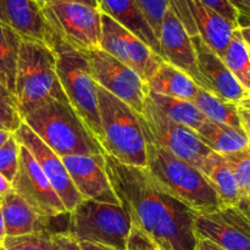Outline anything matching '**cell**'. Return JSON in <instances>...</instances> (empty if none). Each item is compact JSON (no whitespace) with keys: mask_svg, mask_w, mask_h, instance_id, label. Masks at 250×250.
Segmentation results:
<instances>
[{"mask_svg":"<svg viewBox=\"0 0 250 250\" xmlns=\"http://www.w3.org/2000/svg\"><path fill=\"white\" fill-rule=\"evenodd\" d=\"M100 49L136 71L146 83L164 61L136 34L104 14H102Z\"/></svg>","mask_w":250,"mask_h":250,"instance_id":"8fae6325","label":"cell"},{"mask_svg":"<svg viewBox=\"0 0 250 250\" xmlns=\"http://www.w3.org/2000/svg\"><path fill=\"white\" fill-rule=\"evenodd\" d=\"M221 59L242 87L250 93V46L244 41L239 28L232 33Z\"/></svg>","mask_w":250,"mask_h":250,"instance_id":"83f0119b","label":"cell"},{"mask_svg":"<svg viewBox=\"0 0 250 250\" xmlns=\"http://www.w3.org/2000/svg\"><path fill=\"white\" fill-rule=\"evenodd\" d=\"M198 239H209L226 250H250V219L238 207H221L195 214Z\"/></svg>","mask_w":250,"mask_h":250,"instance_id":"5bb4252c","label":"cell"},{"mask_svg":"<svg viewBox=\"0 0 250 250\" xmlns=\"http://www.w3.org/2000/svg\"><path fill=\"white\" fill-rule=\"evenodd\" d=\"M97 95L104 151L125 165L144 167L146 146L137 112L100 85Z\"/></svg>","mask_w":250,"mask_h":250,"instance_id":"5b68a950","label":"cell"},{"mask_svg":"<svg viewBox=\"0 0 250 250\" xmlns=\"http://www.w3.org/2000/svg\"><path fill=\"white\" fill-rule=\"evenodd\" d=\"M200 1L207 5L208 7L214 10V11H216L217 14L224 16L225 19L231 21L232 23L237 24L236 10L229 4V0H200Z\"/></svg>","mask_w":250,"mask_h":250,"instance_id":"836d02e7","label":"cell"},{"mask_svg":"<svg viewBox=\"0 0 250 250\" xmlns=\"http://www.w3.org/2000/svg\"><path fill=\"white\" fill-rule=\"evenodd\" d=\"M193 103L209 121L242 129L237 104L226 102L203 88L198 89Z\"/></svg>","mask_w":250,"mask_h":250,"instance_id":"484cf974","label":"cell"},{"mask_svg":"<svg viewBox=\"0 0 250 250\" xmlns=\"http://www.w3.org/2000/svg\"><path fill=\"white\" fill-rule=\"evenodd\" d=\"M22 121L60 158L105 154L70 104L50 99L24 115Z\"/></svg>","mask_w":250,"mask_h":250,"instance_id":"3957f363","label":"cell"},{"mask_svg":"<svg viewBox=\"0 0 250 250\" xmlns=\"http://www.w3.org/2000/svg\"><path fill=\"white\" fill-rule=\"evenodd\" d=\"M195 250H226V249L221 248V247L215 244L214 242L209 241V239H198L197 249Z\"/></svg>","mask_w":250,"mask_h":250,"instance_id":"74e56055","label":"cell"},{"mask_svg":"<svg viewBox=\"0 0 250 250\" xmlns=\"http://www.w3.org/2000/svg\"><path fill=\"white\" fill-rule=\"evenodd\" d=\"M237 14V26L238 28L250 27V0H229Z\"/></svg>","mask_w":250,"mask_h":250,"instance_id":"e575fe53","label":"cell"},{"mask_svg":"<svg viewBox=\"0 0 250 250\" xmlns=\"http://www.w3.org/2000/svg\"><path fill=\"white\" fill-rule=\"evenodd\" d=\"M148 90L165 97L193 102L198 87L194 81L180 68L164 60L146 82Z\"/></svg>","mask_w":250,"mask_h":250,"instance_id":"7402d4cb","label":"cell"},{"mask_svg":"<svg viewBox=\"0 0 250 250\" xmlns=\"http://www.w3.org/2000/svg\"><path fill=\"white\" fill-rule=\"evenodd\" d=\"M197 54V65L202 85L200 88L233 104H239L250 95L236 80L222 59L212 51L199 37H193Z\"/></svg>","mask_w":250,"mask_h":250,"instance_id":"e0dca14e","label":"cell"},{"mask_svg":"<svg viewBox=\"0 0 250 250\" xmlns=\"http://www.w3.org/2000/svg\"><path fill=\"white\" fill-rule=\"evenodd\" d=\"M15 95L22 117L50 99L70 104L56 72L55 53L45 43L22 39Z\"/></svg>","mask_w":250,"mask_h":250,"instance_id":"277c9868","label":"cell"},{"mask_svg":"<svg viewBox=\"0 0 250 250\" xmlns=\"http://www.w3.org/2000/svg\"><path fill=\"white\" fill-rule=\"evenodd\" d=\"M168 6L190 38L199 37L212 51L222 58L232 33L238 28L237 24L208 7L200 0H168Z\"/></svg>","mask_w":250,"mask_h":250,"instance_id":"4fadbf2b","label":"cell"},{"mask_svg":"<svg viewBox=\"0 0 250 250\" xmlns=\"http://www.w3.org/2000/svg\"><path fill=\"white\" fill-rule=\"evenodd\" d=\"M19 194L39 216L53 220L68 215L62 202L26 146L20 144L19 168L11 183Z\"/></svg>","mask_w":250,"mask_h":250,"instance_id":"7c38bea8","label":"cell"},{"mask_svg":"<svg viewBox=\"0 0 250 250\" xmlns=\"http://www.w3.org/2000/svg\"><path fill=\"white\" fill-rule=\"evenodd\" d=\"M5 237H6V233H5V225H4V217H2L1 208H0V243L2 244Z\"/></svg>","mask_w":250,"mask_h":250,"instance_id":"b9f144b4","label":"cell"},{"mask_svg":"<svg viewBox=\"0 0 250 250\" xmlns=\"http://www.w3.org/2000/svg\"><path fill=\"white\" fill-rule=\"evenodd\" d=\"M241 33H242V36H243L244 41H246L247 43H248V45L250 46V27L249 28H242Z\"/></svg>","mask_w":250,"mask_h":250,"instance_id":"f6af8a7d","label":"cell"},{"mask_svg":"<svg viewBox=\"0 0 250 250\" xmlns=\"http://www.w3.org/2000/svg\"><path fill=\"white\" fill-rule=\"evenodd\" d=\"M247 199H249V200H250V197H249V198H247Z\"/></svg>","mask_w":250,"mask_h":250,"instance_id":"f907efd6","label":"cell"},{"mask_svg":"<svg viewBox=\"0 0 250 250\" xmlns=\"http://www.w3.org/2000/svg\"><path fill=\"white\" fill-rule=\"evenodd\" d=\"M14 136L21 146L28 149L70 214L82 202L83 198L73 186L60 156L54 153L24 122H22Z\"/></svg>","mask_w":250,"mask_h":250,"instance_id":"9a60e30c","label":"cell"},{"mask_svg":"<svg viewBox=\"0 0 250 250\" xmlns=\"http://www.w3.org/2000/svg\"><path fill=\"white\" fill-rule=\"evenodd\" d=\"M0 250H6V249L4 248V247H2V244H1V243H0Z\"/></svg>","mask_w":250,"mask_h":250,"instance_id":"7dc6e473","label":"cell"},{"mask_svg":"<svg viewBox=\"0 0 250 250\" xmlns=\"http://www.w3.org/2000/svg\"><path fill=\"white\" fill-rule=\"evenodd\" d=\"M148 97L166 117L176 124L187 126L197 131L200 125L207 121L204 115L199 111L193 102L165 97V95L156 94L150 90H148Z\"/></svg>","mask_w":250,"mask_h":250,"instance_id":"d4e9b609","label":"cell"},{"mask_svg":"<svg viewBox=\"0 0 250 250\" xmlns=\"http://www.w3.org/2000/svg\"><path fill=\"white\" fill-rule=\"evenodd\" d=\"M237 207L239 208V209L242 210V211L244 212V214L247 215V216L250 219V200L247 199V198H243V199L239 202V204L237 205Z\"/></svg>","mask_w":250,"mask_h":250,"instance_id":"60d3db41","label":"cell"},{"mask_svg":"<svg viewBox=\"0 0 250 250\" xmlns=\"http://www.w3.org/2000/svg\"><path fill=\"white\" fill-rule=\"evenodd\" d=\"M22 122L16 95L0 83V131L14 134Z\"/></svg>","mask_w":250,"mask_h":250,"instance_id":"f546056e","label":"cell"},{"mask_svg":"<svg viewBox=\"0 0 250 250\" xmlns=\"http://www.w3.org/2000/svg\"><path fill=\"white\" fill-rule=\"evenodd\" d=\"M67 233L76 242H90L128 250L131 220L120 204L83 199L68 214Z\"/></svg>","mask_w":250,"mask_h":250,"instance_id":"52a82bcc","label":"cell"},{"mask_svg":"<svg viewBox=\"0 0 250 250\" xmlns=\"http://www.w3.org/2000/svg\"><path fill=\"white\" fill-rule=\"evenodd\" d=\"M241 103H244V104H248V105H250V95L248 98H246V99L244 100H242Z\"/></svg>","mask_w":250,"mask_h":250,"instance_id":"bcb514c9","label":"cell"},{"mask_svg":"<svg viewBox=\"0 0 250 250\" xmlns=\"http://www.w3.org/2000/svg\"><path fill=\"white\" fill-rule=\"evenodd\" d=\"M20 159V143L15 138L14 134L5 142L0 148V173L12 183L19 168Z\"/></svg>","mask_w":250,"mask_h":250,"instance_id":"1f68e13d","label":"cell"},{"mask_svg":"<svg viewBox=\"0 0 250 250\" xmlns=\"http://www.w3.org/2000/svg\"><path fill=\"white\" fill-rule=\"evenodd\" d=\"M0 208L4 217L6 236H22L41 231L50 232V225L48 224L50 220L39 216L12 189L2 195Z\"/></svg>","mask_w":250,"mask_h":250,"instance_id":"44dd1931","label":"cell"},{"mask_svg":"<svg viewBox=\"0 0 250 250\" xmlns=\"http://www.w3.org/2000/svg\"><path fill=\"white\" fill-rule=\"evenodd\" d=\"M62 1H71V2H80V4L88 5V6H92L98 9V2L97 0H62Z\"/></svg>","mask_w":250,"mask_h":250,"instance_id":"7bdbcfd3","label":"cell"},{"mask_svg":"<svg viewBox=\"0 0 250 250\" xmlns=\"http://www.w3.org/2000/svg\"><path fill=\"white\" fill-rule=\"evenodd\" d=\"M49 46L56 56V72L71 107L103 148V131L98 107V84L90 75L84 54L75 50L50 32Z\"/></svg>","mask_w":250,"mask_h":250,"instance_id":"8992f818","label":"cell"},{"mask_svg":"<svg viewBox=\"0 0 250 250\" xmlns=\"http://www.w3.org/2000/svg\"><path fill=\"white\" fill-rule=\"evenodd\" d=\"M158 39L161 58L187 73L194 81L195 84L200 88L202 80L198 72L197 54H195L192 38L182 26L180 20L170 9V6L161 22Z\"/></svg>","mask_w":250,"mask_h":250,"instance_id":"ac0fdd59","label":"cell"},{"mask_svg":"<svg viewBox=\"0 0 250 250\" xmlns=\"http://www.w3.org/2000/svg\"><path fill=\"white\" fill-rule=\"evenodd\" d=\"M21 42L16 32L0 23V83L14 94Z\"/></svg>","mask_w":250,"mask_h":250,"instance_id":"4316f807","label":"cell"},{"mask_svg":"<svg viewBox=\"0 0 250 250\" xmlns=\"http://www.w3.org/2000/svg\"><path fill=\"white\" fill-rule=\"evenodd\" d=\"M83 54L95 83L141 115L148 95V85L141 76L102 49Z\"/></svg>","mask_w":250,"mask_h":250,"instance_id":"30bf717a","label":"cell"},{"mask_svg":"<svg viewBox=\"0 0 250 250\" xmlns=\"http://www.w3.org/2000/svg\"><path fill=\"white\" fill-rule=\"evenodd\" d=\"M100 12L136 34L161 58L160 46L155 33L137 5L136 0H97Z\"/></svg>","mask_w":250,"mask_h":250,"instance_id":"ffe728a7","label":"cell"},{"mask_svg":"<svg viewBox=\"0 0 250 250\" xmlns=\"http://www.w3.org/2000/svg\"><path fill=\"white\" fill-rule=\"evenodd\" d=\"M39 1H41V2H44V1H45V0H39Z\"/></svg>","mask_w":250,"mask_h":250,"instance_id":"c3c4849f","label":"cell"},{"mask_svg":"<svg viewBox=\"0 0 250 250\" xmlns=\"http://www.w3.org/2000/svg\"><path fill=\"white\" fill-rule=\"evenodd\" d=\"M144 171L151 182L180 200L195 214L210 212L224 207L214 188L202 172L151 141H146Z\"/></svg>","mask_w":250,"mask_h":250,"instance_id":"7a4b0ae2","label":"cell"},{"mask_svg":"<svg viewBox=\"0 0 250 250\" xmlns=\"http://www.w3.org/2000/svg\"><path fill=\"white\" fill-rule=\"evenodd\" d=\"M210 183L224 207H237L242 200L241 192L231 168L221 154L212 151L200 170Z\"/></svg>","mask_w":250,"mask_h":250,"instance_id":"603a6c76","label":"cell"},{"mask_svg":"<svg viewBox=\"0 0 250 250\" xmlns=\"http://www.w3.org/2000/svg\"><path fill=\"white\" fill-rule=\"evenodd\" d=\"M12 133H10V132H6V131H0V148H1L2 146L5 144V142L7 141V139L10 138V136H11Z\"/></svg>","mask_w":250,"mask_h":250,"instance_id":"ee69618b","label":"cell"},{"mask_svg":"<svg viewBox=\"0 0 250 250\" xmlns=\"http://www.w3.org/2000/svg\"><path fill=\"white\" fill-rule=\"evenodd\" d=\"M0 202H1V195H0Z\"/></svg>","mask_w":250,"mask_h":250,"instance_id":"681fc988","label":"cell"},{"mask_svg":"<svg viewBox=\"0 0 250 250\" xmlns=\"http://www.w3.org/2000/svg\"><path fill=\"white\" fill-rule=\"evenodd\" d=\"M138 115V114H137ZM144 139L151 141L159 146L173 154L178 159L202 170L208 156L212 153L194 129L171 121L146 95L143 111L138 115Z\"/></svg>","mask_w":250,"mask_h":250,"instance_id":"9c48e42d","label":"cell"},{"mask_svg":"<svg viewBox=\"0 0 250 250\" xmlns=\"http://www.w3.org/2000/svg\"><path fill=\"white\" fill-rule=\"evenodd\" d=\"M238 185L242 199L250 197V150L249 148L222 154Z\"/></svg>","mask_w":250,"mask_h":250,"instance_id":"f1b7e54d","label":"cell"},{"mask_svg":"<svg viewBox=\"0 0 250 250\" xmlns=\"http://www.w3.org/2000/svg\"><path fill=\"white\" fill-rule=\"evenodd\" d=\"M11 189H12L11 183H10L9 181H7L6 178L0 173V195L2 197V195L6 194V193L10 192Z\"/></svg>","mask_w":250,"mask_h":250,"instance_id":"ab89813d","label":"cell"},{"mask_svg":"<svg viewBox=\"0 0 250 250\" xmlns=\"http://www.w3.org/2000/svg\"><path fill=\"white\" fill-rule=\"evenodd\" d=\"M0 23L16 32L22 39L49 45L50 28L39 0H0Z\"/></svg>","mask_w":250,"mask_h":250,"instance_id":"d6986e66","label":"cell"},{"mask_svg":"<svg viewBox=\"0 0 250 250\" xmlns=\"http://www.w3.org/2000/svg\"><path fill=\"white\" fill-rule=\"evenodd\" d=\"M200 141L214 153L227 154L248 148V139L242 129L207 120L195 131Z\"/></svg>","mask_w":250,"mask_h":250,"instance_id":"cb8c5ba5","label":"cell"},{"mask_svg":"<svg viewBox=\"0 0 250 250\" xmlns=\"http://www.w3.org/2000/svg\"><path fill=\"white\" fill-rule=\"evenodd\" d=\"M237 107H238V116L239 121H241L242 129H243V132L247 136V139H248V148L250 150V105L239 103V104H237Z\"/></svg>","mask_w":250,"mask_h":250,"instance_id":"8d00e7d4","label":"cell"},{"mask_svg":"<svg viewBox=\"0 0 250 250\" xmlns=\"http://www.w3.org/2000/svg\"><path fill=\"white\" fill-rule=\"evenodd\" d=\"M42 6L50 32L62 43L80 53L100 49L99 9L62 0H45Z\"/></svg>","mask_w":250,"mask_h":250,"instance_id":"ba28073f","label":"cell"},{"mask_svg":"<svg viewBox=\"0 0 250 250\" xmlns=\"http://www.w3.org/2000/svg\"><path fill=\"white\" fill-rule=\"evenodd\" d=\"M115 195L131 220L128 250H195V212L156 187L143 167L104 154Z\"/></svg>","mask_w":250,"mask_h":250,"instance_id":"6da1fadb","label":"cell"},{"mask_svg":"<svg viewBox=\"0 0 250 250\" xmlns=\"http://www.w3.org/2000/svg\"><path fill=\"white\" fill-rule=\"evenodd\" d=\"M136 2L150 24L156 38H159L161 22L168 9V0H136Z\"/></svg>","mask_w":250,"mask_h":250,"instance_id":"d6a6232c","label":"cell"},{"mask_svg":"<svg viewBox=\"0 0 250 250\" xmlns=\"http://www.w3.org/2000/svg\"><path fill=\"white\" fill-rule=\"evenodd\" d=\"M61 160L83 199L120 204L107 177L104 154L68 155L62 156Z\"/></svg>","mask_w":250,"mask_h":250,"instance_id":"2e32d148","label":"cell"},{"mask_svg":"<svg viewBox=\"0 0 250 250\" xmlns=\"http://www.w3.org/2000/svg\"><path fill=\"white\" fill-rule=\"evenodd\" d=\"M51 236L53 233L49 231L14 237L6 236L2 247L6 250H51Z\"/></svg>","mask_w":250,"mask_h":250,"instance_id":"4dcf8cb0","label":"cell"},{"mask_svg":"<svg viewBox=\"0 0 250 250\" xmlns=\"http://www.w3.org/2000/svg\"><path fill=\"white\" fill-rule=\"evenodd\" d=\"M51 243V250H81L78 242L68 233H54Z\"/></svg>","mask_w":250,"mask_h":250,"instance_id":"d590c367","label":"cell"},{"mask_svg":"<svg viewBox=\"0 0 250 250\" xmlns=\"http://www.w3.org/2000/svg\"><path fill=\"white\" fill-rule=\"evenodd\" d=\"M78 244H80L81 250H116L111 247L104 246V244L90 243V242H81Z\"/></svg>","mask_w":250,"mask_h":250,"instance_id":"f35d334b","label":"cell"}]
</instances>
